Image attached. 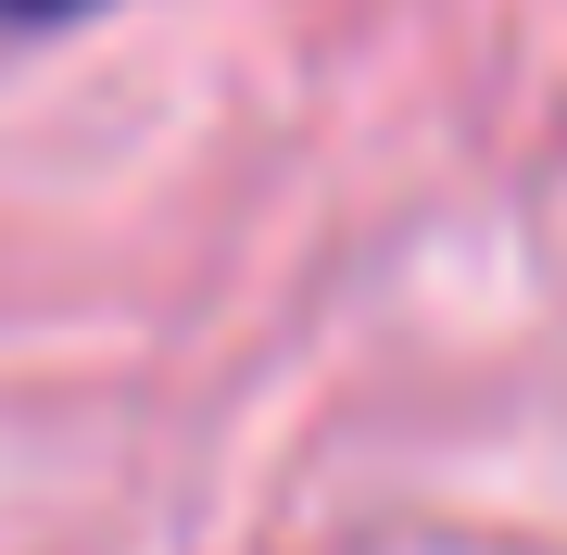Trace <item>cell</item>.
Segmentation results:
<instances>
[{
  "label": "cell",
  "instance_id": "obj_1",
  "mask_svg": "<svg viewBox=\"0 0 567 555\" xmlns=\"http://www.w3.org/2000/svg\"><path fill=\"white\" fill-rule=\"evenodd\" d=\"M76 13H102V0H0V25H76Z\"/></svg>",
  "mask_w": 567,
  "mask_h": 555
}]
</instances>
